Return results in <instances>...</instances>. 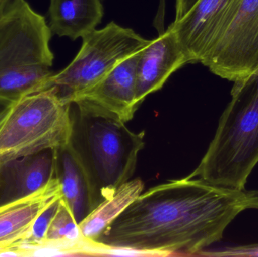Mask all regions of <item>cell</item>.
Wrapping results in <instances>:
<instances>
[{
    "instance_id": "6da1fadb",
    "label": "cell",
    "mask_w": 258,
    "mask_h": 257,
    "mask_svg": "<svg viewBox=\"0 0 258 257\" xmlns=\"http://www.w3.org/2000/svg\"><path fill=\"white\" fill-rule=\"evenodd\" d=\"M247 210H258V190L188 177L170 180L141 193L98 242L154 256H200L221 241L229 225Z\"/></svg>"
},
{
    "instance_id": "7a4b0ae2",
    "label": "cell",
    "mask_w": 258,
    "mask_h": 257,
    "mask_svg": "<svg viewBox=\"0 0 258 257\" xmlns=\"http://www.w3.org/2000/svg\"><path fill=\"white\" fill-rule=\"evenodd\" d=\"M52 32L27 0H12L0 20V99L15 102L51 87Z\"/></svg>"
},
{
    "instance_id": "3957f363",
    "label": "cell",
    "mask_w": 258,
    "mask_h": 257,
    "mask_svg": "<svg viewBox=\"0 0 258 257\" xmlns=\"http://www.w3.org/2000/svg\"><path fill=\"white\" fill-rule=\"evenodd\" d=\"M72 117L71 143L86 175L93 211L133 176L145 131L135 132L123 122L78 107Z\"/></svg>"
},
{
    "instance_id": "277c9868",
    "label": "cell",
    "mask_w": 258,
    "mask_h": 257,
    "mask_svg": "<svg viewBox=\"0 0 258 257\" xmlns=\"http://www.w3.org/2000/svg\"><path fill=\"white\" fill-rule=\"evenodd\" d=\"M213 140L188 178L245 190L258 164V75L234 83Z\"/></svg>"
},
{
    "instance_id": "5b68a950",
    "label": "cell",
    "mask_w": 258,
    "mask_h": 257,
    "mask_svg": "<svg viewBox=\"0 0 258 257\" xmlns=\"http://www.w3.org/2000/svg\"><path fill=\"white\" fill-rule=\"evenodd\" d=\"M71 107L56 86L14 103L0 129V161L68 144L73 133Z\"/></svg>"
},
{
    "instance_id": "8992f818",
    "label": "cell",
    "mask_w": 258,
    "mask_h": 257,
    "mask_svg": "<svg viewBox=\"0 0 258 257\" xmlns=\"http://www.w3.org/2000/svg\"><path fill=\"white\" fill-rule=\"evenodd\" d=\"M83 45L73 61L51 76L52 86L72 104L77 97L102 80L116 65L141 51L150 40L115 22L83 36Z\"/></svg>"
},
{
    "instance_id": "52a82bcc",
    "label": "cell",
    "mask_w": 258,
    "mask_h": 257,
    "mask_svg": "<svg viewBox=\"0 0 258 257\" xmlns=\"http://www.w3.org/2000/svg\"><path fill=\"white\" fill-rule=\"evenodd\" d=\"M201 63L233 83L258 75V0H235Z\"/></svg>"
},
{
    "instance_id": "ba28073f",
    "label": "cell",
    "mask_w": 258,
    "mask_h": 257,
    "mask_svg": "<svg viewBox=\"0 0 258 257\" xmlns=\"http://www.w3.org/2000/svg\"><path fill=\"white\" fill-rule=\"evenodd\" d=\"M140 51L116 65L102 80L73 101L80 110L126 123L139 107L136 98Z\"/></svg>"
},
{
    "instance_id": "9c48e42d",
    "label": "cell",
    "mask_w": 258,
    "mask_h": 257,
    "mask_svg": "<svg viewBox=\"0 0 258 257\" xmlns=\"http://www.w3.org/2000/svg\"><path fill=\"white\" fill-rule=\"evenodd\" d=\"M177 34L170 24L140 51L137 64L136 98L141 104L147 95L162 89L177 69L189 63Z\"/></svg>"
},
{
    "instance_id": "30bf717a",
    "label": "cell",
    "mask_w": 258,
    "mask_h": 257,
    "mask_svg": "<svg viewBox=\"0 0 258 257\" xmlns=\"http://www.w3.org/2000/svg\"><path fill=\"white\" fill-rule=\"evenodd\" d=\"M233 0H192L184 15L171 23L189 63H201Z\"/></svg>"
},
{
    "instance_id": "8fae6325",
    "label": "cell",
    "mask_w": 258,
    "mask_h": 257,
    "mask_svg": "<svg viewBox=\"0 0 258 257\" xmlns=\"http://www.w3.org/2000/svg\"><path fill=\"white\" fill-rule=\"evenodd\" d=\"M55 149L0 161V207L28 197L56 178Z\"/></svg>"
},
{
    "instance_id": "7c38bea8",
    "label": "cell",
    "mask_w": 258,
    "mask_h": 257,
    "mask_svg": "<svg viewBox=\"0 0 258 257\" xmlns=\"http://www.w3.org/2000/svg\"><path fill=\"white\" fill-rule=\"evenodd\" d=\"M62 197L57 177L37 193L0 207V254L15 251L22 247L41 213Z\"/></svg>"
},
{
    "instance_id": "4fadbf2b",
    "label": "cell",
    "mask_w": 258,
    "mask_h": 257,
    "mask_svg": "<svg viewBox=\"0 0 258 257\" xmlns=\"http://www.w3.org/2000/svg\"><path fill=\"white\" fill-rule=\"evenodd\" d=\"M101 0H50L48 15L53 34L72 40L96 29L104 15Z\"/></svg>"
},
{
    "instance_id": "5bb4252c",
    "label": "cell",
    "mask_w": 258,
    "mask_h": 257,
    "mask_svg": "<svg viewBox=\"0 0 258 257\" xmlns=\"http://www.w3.org/2000/svg\"><path fill=\"white\" fill-rule=\"evenodd\" d=\"M54 149L56 177L61 185L62 198L79 224L92 211L86 175L71 140Z\"/></svg>"
},
{
    "instance_id": "9a60e30c",
    "label": "cell",
    "mask_w": 258,
    "mask_h": 257,
    "mask_svg": "<svg viewBox=\"0 0 258 257\" xmlns=\"http://www.w3.org/2000/svg\"><path fill=\"white\" fill-rule=\"evenodd\" d=\"M142 180H129L114 194L100 204L80 223V232L86 239L98 241L104 231L143 193Z\"/></svg>"
},
{
    "instance_id": "2e32d148",
    "label": "cell",
    "mask_w": 258,
    "mask_h": 257,
    "mask_svg": "<svg viewBox=\"0 0 258 257\" xmlns=\"http://www.w3.org/2000/svg\"><path fill=\"white\" fill-rule=\"evenodd\" d=\"M200 256H258V244L221 247L205 250Z\"/></svg>"
},
{
    "instance_id": "e0dca14e",
    "label": "cell",
    "mask_w": 258,
    "mask_h": 257,
    "mask_svg": "<svg viewBox=\"0 0 258 257\" xmlns=\"http://www.w3.org/2000/svg\"><path fill=\"white\" fill-rule=\"evenodd\" d=\"M12 104H6L0 101V129L9 115Z\"/></svg>"
},
{
    "instance_id": "ac0fdd59",
    "label": "cell",
    "mask_w": 258,
    "mask_h": 257,
    "mask_svg": "<svg viewBox=\"0 0 258 257\" xmlns=\"http://www.w3.org/2000/svg\"><path fill=\"white\" fill-rule=\"evenodd\" d=\"M12 0H0V20L4 14L5 11L7 9L8 6Z\"/></svg>"
},
{
    "instance_id": "d6986e66",
    "label": "cell",
    "mask_w": 258,
    "mask_h": 257,
    "mask_svg": "<svg viewBox=\"0 0 258 257\" xmlns=\"http://www.w3.org/2000/svg\"><path fill=\"white\" fill-rule=\"evenodd\" d=\"M101 1H104V0H101Z\"/></svg>"
}]
</instances>
